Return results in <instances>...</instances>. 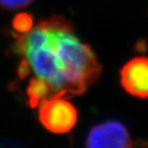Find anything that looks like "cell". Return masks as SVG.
I'll list each match as a JSON object with an SVG mask.
<instances>
[{
	"label": "cell",
	"instance_id": "cell-1",
	"mask_svg": "<svg viewBox=\"0 0 148 148\" xmlns=\"http://www.w3.org/2000/svg\"><path fill=\"white\" fill-rule=\"evenodd\" d=\"M43 26L41 23H38ZM60 64L66 96L81 95L97 81L102 66L90 45L82 43L72 31L46 27Z\"/></svg>",
	"mask_w": 148,
	"mask_h": 148
},
{
	"label": "cell",
	"instance_id": "cell-2",
	"mask_svg": "<svg viewBox=\"0 0 148 148\" xmlns=\"http://www.w3.org/2000/svg\"><path fill=\"white\" fill-rule=\"evenodd\" d=\"M38 119L47 131L54 134H66L77 122V110L61 95H53L41 102Z\"/></svg>",
	"mask_w": 148,
	"mask_h": 148
},
{
	"label": "cell",
	"instance_id": "cell-3",
	"mask_svg": "<svg viewBox=\"0 0 148 148\" xmlns=\"http://www.w3.org/2000/svg\"><path fill=\"white\" fill-rule=\"evenodd\" d=\"M86 146L90 148H122L133 146L128 130L122 123L110 120L93 126L88 132Z\"/></svg>",
	"mask_w": 148,
	"mask_h": 148
},
{
	"label": "cell",
	"instance_id": "cell-4",
	"mask_svg": "<svg viewBox=\"0 0 148 148\" xmlns=\"http://www.w3.org/2000/svg\"><path fill=\"white\" fill-rule=\"evenodd\" d=\"M120 83L129 94L138 98L148 97V57H136L120 70Z\"/></svg>",
	"mask_w": 148,
	"mask_h": 148
},
{
	"label": "cell",
	"instance_id": "cell-5",
	"mask_svg": "<svg viewBox=\"0 0 148 148\" xmlns=\"http://www.w3.org/2000/svg\"><path fill=\"white\" fill-rule=\"evenodd\" d=\"M26 95L28 98V105L34 109L44 100L48 99L50 95H54V92L49 83L38 76L29 80Z\"/></svg>",
	"mask_w": 148,
	"mask_h": 148
},
{
	"label": "cell",
	"instance_id": "cell-6",
	"mask_svg": "<svg viewBox=\"0 0 148 148\" xmlns=\"http://www.w3.org/2000/svg\"><path fill=\"white\" fill-rule=\"evenodd\" d=\"M34 25L33 16L29 13H19L14 16L12 20V27L17 34L29 33Z\"/></svg>",
	"mask_w": 148,
	"mask_h": 148
},
{
	"label": "cell",
	"instance_id": "cell-7",
	"mask_svg": "<svg viewBox=\"0 0 148 148\" xmlns=\"http://www.w3.org/2000/svg\"><path fill=\"white\" fill-rule=\"evenodd\" d=\"M33 0H0V8L5 10H16L28 6Z\"/></svg>",
	"mask_w": 148,
	"mask_h": 148
},
{
	"label": "cell",
	"instance_id": "cell-8",
	"mask_svg": "<svg viewBox=\"0 0 148 148\" xmlns=\"http://www.w3.org/2000/svg\"><path fill=\"white\" fill-rule=\"evenodd\" d=\"M32 66L30 62L28 61V59H23L20 62L18 66H17V75H18L20 80L25 79L26 77L29 76V74L31 72Z\"/></svg>",
	"mask_w": 148,
	"mask_h": 148
},
{
	"label": "cell",
	"instance_id": "cell-9",
	"mask_svg": "<svg viewBox=\"0 0 148 148\" xmlns=\"http://www.w3.org/2000/svg\"><path fill=\"white\" fill-rule=\"evenodd\" d=\"M140 43H141V41H140L138 44H137V48H140ZM144 41H143V45H141V48H143V50H144V48H145V45H144Z\"/></svg>",
	"mask_w": 148,
	"mask_h": 148
}]
</instances>
